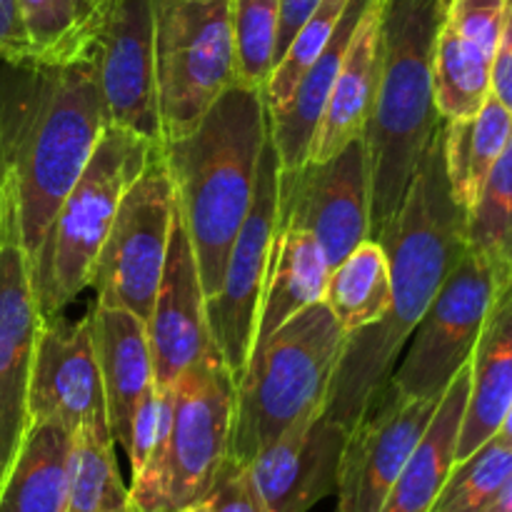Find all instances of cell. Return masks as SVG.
Listing matches in <instances>:
<instances>
[{
    "label": "cell",
    "instance_id": "obj_1",
    "mask_svg": "<svg viewBox=\"0 0 512 512\" xmlns=\"http://www.w3.org/2000/svg\"><path fill=\"white\" fill-rule=\"evenodd\" d=\"M463 205L453 198L443 160V125L430 140L403 205L380 233L390 263V308L378 323L345 338L325 413L353 430L393 375L415 325L468 248Z\"/></svg>",
    "mask_w": 512,
    "mask_h": 512
},
{
    "label": "cell",
    "instance_id": "obj_2",
    "mask_svg": "<svg viewBox=\"0 0 512 512\" xmlns=\"http://www.w3.org/2000/svg\"><path fill=\"white\" fill-rule=\"evenodd\" d=\"M105 125L88 58L68 65L0 63V178L13 190L30 270Z\"/></svg>",
    "mask_w": 512,
    "mask_h": 512
},
{
    "label": "cell",
    "instance_id": "obj_3",
    "mask_svg": "<svg viewBox=\"0 0 512 512\" xmlns=\"http://www.w3.org/2000/svg\"><path fill=\"white\" fill-rule=\"evenodd\" d=\"M265 140L268 105L263 90L233 85L195 130L160 143L205 300L218 293L228 253L248 218Z\"/></svg>",
    "mask_w": 512,
    "mask_h": 512
},
{
    "label": "cell",
    "instance_id": "obj_4",
    "mask_svg": "<svg viewBox=\"0 0 512 512\" xmlns=\"http://www.w3.org/2000/svg\"><path fill=\"white\" fill-rule=\"evenodd\" d=\"M448 0H380V70L365 125L370 238L403 205L413 175L440 130L433 95L435 40Z\"/></svg>",
    "mask_w": 512,
    "mask_h": 512
},
{
    "label": "cell",
    "instance_id": "obj_5",
    "mask_svg": "<svg viewBox=\"0 0 512 512\" xmlns=\"http://www.w3.org/2000/svg\"><path fill=\"white\" fill-rule=\"evenodd\" d=\"M345 338L320 300L255 350L235 393L230 458L248 465L285 430L325 408Z\"/></svg>",
    "mask_w": 512,
    "mask_h": 512
},
{
    "label": "cell",
    "instance_id": "obj_6",
    "mask_svg": "<svg viewBox=\"0 0 512 512\" xmlns=\"http://www.w3.org/2000/svg\"><path fill=\"white\" fill-rule=\"evenodd\" d=\"M158 145L118 125L103 128L88 165L60 203L33 263V288L43 320L63 313L90 288L95 260L108 238L120 200L143 173Z\"/></svg>",
    "mask_w": 512,
    "mask_h": 512
},
{
    "label": "cell",
    "instance_id": "obj_7",
    "mask_svg": "<svg viewBox=\"0 0 512 512\" xmlns=\"http://www.w3.org/2000/svg\"><path fill=\"white\" fill-rule=\"evenodd\" d=\"M160 143L205 118L238 85L230 0H153Z\"/></svg>",
    "mask_w": 512,
    "mask_h": 512
},
{
    "label": "cell",
    "instance_id": "obj_8",
    "mask_svg": "<svg viewBox=\"0 0 512 512\" xmlns=\"http://www.w3.org/2000/svg\"><path fill=\"white\" fill-rule=\"evenodd\" d=\"M173 218V183L163 158V145H158L143 173L125 190L108 238L95 260L90 275V288L98 295L95 303L123 308L140 320L150 318L163 278Z\"/></svg>",
    "mask_w": 512,
    "mask_h": 512
},
{
    "label": "cell",
    "instance_id": "obj_9",
    "mask_svg": "<svg viewBox=\"0 0 512 512\" xmlns=\"http://www.w3.org/2000/svg\"><path fill=\"white\" fill-rule=\"evenodd\" d=\"M498 285L488 260L465 248L415 325L388 383L405 398H443L450 380L473 358Z\"/></svg>",
    "mask_w": 512,
    "mask_h": 512
},
{
    "label": "cell",
    "instance_id": "obj_10",
    "mask_svg": "<svg viewBox=\"0 0 512 512\" xmlns=\"http://www.w3.org/2000/svg\"><path fill=\"white\" fill-rule=\"evenodd\" d=\"M235 393L238 385L218 350L183 370L173 383L165 498L168 512L208 498L228 463Z\"/></svg>",
    "mask_w": 512,
    "mask_h": 512
},
{
    "label": "cell",
    "instance_id": "obj_11",
    "mask_svg": "<svg viewBox=\"0 0 512 512\" xmlns=\"http://www.w3.org/2000/svg\"><path fill=\"white\" fill-rule=\"evenodd\" d=\"M280 203V163L270 135L263 145L248 218L228 253L223 280L208 300V325L220 358L233 373L235 385L248 370L255 348L258 310L268 278Z\"/></svg>",
    "mask_w": 512,
    "mask_h": 512
},
{
    "label": "cell",
    "instance_id": "obj_12",
    "mask_svg": "<svg viewBox=\"0 0 512 512\" xmlns=\"http://www.w3.org/2000/svg\"><path fill=\"white\" fill-rule=\"evenodd\" d=\"M43 313L10 185L0 178V480L28 430V385Z\"/></svg>",
    "mask_w": 512,
    "mask_h": 512
},
{
    "label": "cell",
    "instance_id": "obj_13",
    "mask_svg": "<svg viewBox=\"0 0 512 512\" xmlns=\"http://www.w3.org/2000/svg\"><path fill=\"white\" fill-rule=\"evenodd\" d=\"M88 60L108 125L160 143L153 0H105Z\"/></svg>",
    "mask_w": 512,
    "mask_h": 512
},
{
    "label": "cell",
    "instance_id": "obj_14",
    "mask_svg": "<svg viewBox=\"0 0 512 512\" xmlns=\"http://www.w3.org/2000/svg\"><path fill=\"white\" fill-rule=\"evenodd\" d=\"M438 403L440 398H405L390 383L373 395L345 443L335 512H380Z\"/></svg>",
    "mask_w": 512,
    "mask_h": 512
},
{
    "label": "cell",
    "instance_id": "obj_15",
    "mask_svg": "<svg viewBox=\"0 0 512 512\" xmlns=\"http://www.w3.org/2000/svg\"><path fill=\"white\" fill-rule=\"evenodd\" d=\"M280 215L308 230L330 268L370 238V168L363 135L323 163L280 175Z\"/></svg>",
    "mask_w": 512,
    "mask_h": 512
},
{
    "label": "cell",
    "instance_id": "obj_16",
    "mask_svg": "<svg viewBox=\"0 0 512 512\" xmlns=\"http://www.w3.org/2000/svg\"><path fill=\"white\" fill-rule=\"evenodd\" d=\"M60 420L68 430L108 428V405L95 358L90 318L43 320L28 385V425Z\"/></svg>",
    "mask_w": 512,
    "mask_h": 512
},
{
    "label": "cell",
    "instance_id": "obj_17",
    "mask_svg": "<svg viewBox=\"0 0 512 512\" xmlns=\"http://www.w3.org/2000/svg\"><path fill=\"white\" fill-rule=\"evenodd\" d=\"M350 430L333 415H310L248 463L268 512H308L338 490Z\"/></svg>",
    "mask_w": 512,
    "mask_h": 512
},
{
    "label": "cell",
    "instance_id": "obj_18",
    "mask_svg": "<svg viewBox=\"0 0 512 512\" xmlns=\"http://www.w3.org/2000/svg\"><path fill=\"white\" fill-rule=\"evenodd\" d=\"M145 328H148L158 388L173 385L183 375V370L218 350L210 335L208 300L200 283L193 245L185 233L178 208H175L173 230H170L163 278H160L158 295H155L150 318L145 320Z\"/></svg>",
    "mask_w": 512,
    "mask_h": 512
},
{
    "label": "cell",
    "instance_id": "obj_19",
    "mask_svg": "<svg viewBox=\"0 0 512 512\" xmlns=\"http://www.w3.org/2000/svg\"><path fill=\"white\" fill-rule=\"evenodd\" d=\"M88 318L105 388L108 428L113 443L123 448L135 410L158 388L148 328L138 315L103 303H95Z\"/></svg>",
    "mask_w": 512,
    "mask_h": 512
},
{
    "label": "cell",
    "instance_id": "obj_20",
    "mask_svg": "<svg viewBox=\"0 0 512 512\" xmlns=\"http://www.w3.org/2000/svg\"><path fill=\"white\" fill-rule=\"evenodd\" d=\"M512 405V280L498 285L470 358V393L460 425L455 465L495 438Z\"/></svg>",
    "mask_w": 512,
    "mask_h": 512
},
{
    "label": "cell",
    "instance_id": "obj_21",
    "mask_svg": "<svg viewBox=\"0 0 512 512\" xmlns=\"http://www.w3.org/2000/svg\"><path fill=\"white\" fill-rule=\"evenodd\" d=\"M380 70V0H373L355 28L333 90L310 143L308 163L338 155L365 133Z\"/></svg>",
    "mask_w": 512,
    "mask_h": 512
},
{
    "label": "cell",
    "instance_id": "obj_22",
    "mask_svg": "<svg viewBox=\"0 0 512 512\" xmlns=\"http://www.w3.org/2000/svg\"><path fill=\"white\" fill-rule=\"evenodd\" d=\"M370 3L373 0H350L333 38L328 40L320 58L310 65L308 73L295 85L288 103L278 110H268V135L275 153H278L280 175L298 173L308 163L310 143H313L320 115L328 103V95L333 90L335 78H338V70L343 65L345 53H348L355 28H358L360 18Z\"/></svg>",
    "mask_w": 512,
    "mask_h": 512
},
{
    "label": "cell",
    "instance_id": "obj_23",
    "mask_svg": "<svg viewBox=\"0 0 512 512\" xmlns=\"http://www.w3.org/2000/svg\"><path fill=\"white\" fill-rule=\"evenodd\" d=\"M328 275L330 265L318 240L305 228L290 223L278 210V228L260 300L253 353L293 315L323 300Z\"/></svg>",
    "mask_w": 512,
    "mask_h": 512
},
{
    "label": "cell",
    "instance_id": "obj_24",
    "mask_svg": "<svg viewBox=\"0 0 512 512\" xmlns=\"http://www.w3.org/2000/svg\"><path fill=\"white\" fill-rule=\"evenodd\" d=\"M470 393V363L450 380L440 398L433 420L425 428L423 438L415 445L413 455L398 480L390 488L380 512H430L450 470L455 468V448H458L460 425H463L465 405Z\"/></svg>",
    "mask_w": 512,
    "mask_h": 512
},
{
    "label": "cell",
    "instance_id": "obj_25",
    "mask_svg": "<svg viewBox=\"0 0 512 512\" xmlns=\"http://www.w3.org/2000/svg\"><path fill=\"white\" fill-rule=\"evenodd\" d=\"M73 430L60 420H33L0 480V512H65Z\"/></svg>",
    "mask_w": 512,
    "mask_h": 512
},
{
    "label": "cell",
    "instance_id": "obj_26",
    "mask_svg": "<svg viewBox=\"0 0 512 512\" xmlns=\"http://www.w3.org/2000/svg\"><path fill=\"white\" fill-rule=\"evenodd\" d=\"M512 140V113L493 95L465 120H443V160L453 198L468 213Z\"/></svg>",
    "mask_w": 512,
    "mask_h": 512
},
{
    "label": "cell",
    "instance_id": "obj_27",
    "mask_svg": "<svg viewBox=\"0 0 512 512\" xmlns=\"http://www.w3.org/2000/svg\"><path fill=\"white\" fill-rule=\"evenodd\" d=\"M323 303L345 335L378 323L390 308V263L375 238L363 240L330 268Z\"/></svg>",
    "mask_w": 512,
    "mask_h": 512
},
{
    "label": "cell",
    "instance_id": "obj_28",
    "mask_svg": "<svg viewBox=\"0 0 512 512\" xmlns=\"http://www.w3.org/2000/svg\"><path fill=\"white\" fill-rule=\"evenodd\" d=\"M113 445L110 430H75L65 512H138L120 475Z\"/></svg>",
    "mask_w": 512,
    "mask_h": 512
},
{
    "label": "cell",
    "instance_id": "obj_29",
    "mask_svg": "<svg viewBox=\"0 0 512 512\" xmlns=\"http://www.w3.org/2000/svg\"><path fill=\"white\" fill-rule=\"evenodd\" d=\"M33 63L68 65L88 58L100 5L93 0H18Z\"/></svg>",
    "mask_w": 512,
    "mask_h": 512
},
{
    "label": "cell",
    "instance_id": "obj_30",
    "mask_svg": "<svg viewBox=\"0 0 512 512\" xmlns=\"http://www.w3.org/2000/svg\"><path fill=\"white\" fill-rule=\"evenodd\" d=\"M493 58L440 23L433 58V95L440 120L473 118L488 98Z\"/></svg>",
    "mask_w": 512,
    "mask_h": 512
},
{
    "label": "cell",
    "instance_id": "obj_31",
    "mask_svg": "<svg viewBox=\"0 0 512 512\" xmlns=\"http://www.w3.org/2000/svg\"><path fill=\"white\" fill-rule=\"evenodd\" d=\"M465 240L473 253L488 260L498 283L512 280V140L468 210Z\"/></svg>",
    "mask_w": 512,
    "mask_h": 512
},
{
    "label": "cell",
    "instance_id": "obj_32",
    "mask_svg": "<svg viewBox=\"0 0 512 512\" xmlns=\"http://www.w3.org/2000/svg\"><path fill=\"white\" fill-rule=\"evenodd\" d=\"M238 85L263 90L275 68L280 0H230Z\"/></svg>",
    "mask_w": 512,
    "mask_h": 512
},
{
    "label": "cell",
    "instance_id": "obj_33",
    "mask_svg": "<svg viewBox=\"0 0 512 512\" xmlns=\"http://www.w3.org/2000/svg\"><path fill=\"white\" fill-rule=\"evenodd\" d=\"M348 3L350 0H320L313 15L300 25L298 33L290 40L285 53L280 55V60L275 63L273 73H270L268 83L263 88V98L268 110H278L288 103L295 85L300 83V78L308 73L310 65L320 58L328 40L333 38Z\"/></svg>",
    "mask_w": 512,
    "mask_h": 512
},
{
    "label": "cell",
    "instance_id": "obj_34",
    "mask_svg": "<svg viewBox=\"0 0 512 512\" xmlns=\"http://www.w3.org/2000/svg\"><path fill=\"white\" fill-rule=\"evenodd\" d=\"M512 475V450L488 440L468 460L450 470L430 512H483Z\"/></svg>",
    "mask_w": 512,
    "mask_h": 512
},
{
    "label": "cell",
    "instance_id": "obj_35",
    "mask_svg": "<svg viewBox=\"0 0 512 512\" xmlns=\"http://www.w3.org/2000/svg\"><path fill=\"white\" fill-rule=\"evenodd\" d=\"M205 500L213 512H268L253 478H250L248 465L233 458H228Z\"/></svg>",
    "mask_w": 512,
    "mask_h": 512
},
{
    "label": "cell",
    "instance_id": "obj_36",
    "mask_svg": "<svg viewBox=\"0 0 512 512\" xmlns=\"http://www.w3.org/2000/svg\"><path fill=\"white\" fill-rule=\"evenodd\" d=\"M160 413H163V403H160V390L155 388L153 393L145 395V400L135 410L133 420H130L128 438H125L123 445L125 455H128L130 473L133 475L140 473V468L148 460L150 450H153L160 428Z\"/></svg>",
    "mask_w": 512,
    "mask_h": 512
},
{
    "label": "cell",
    "instance_id": "obj_37",
    "mask_svg": "<svg viewBox=\"0 0 512 512\" xmlns=\"http://www.w3.org/2000/svg\"><path fill=\"white\" fill-rule=\"evenodd\" d=\"M0 63H33L18 0H0Z\"/></svg>",
    "mask_w": 512,
    "mask_h": 512
},
{
    "label": "cell",
    "instance_id": "obj_38",
    "mask_svg": "<svg viewBox=\"0 0 512 512\" xmlns=\"http://www.w3.org/2000/svg\"><path fill=\"white\" fill-rule=\"evenodd\" d=\"M490 90H493V98L500 100L512 113V0H508L503 35H500L498 50H495L493 58Z\"/></svg>",
    "mask_w": 512,
    "mask_h": 512
},
{
    "label": "cell",
    "instance_id": "obj_39",
    "mask_svg": "<svg viewBox=\"0 0 512 512\" xmlns=\"http://www.w3.org/2000/svg\"><path fill=\"white\" fill-rule=\"evenodd\" d=\"M320 0H280V30H278V50H275V58L280 60V55L285 53V48L290 45V40L295 38L300 25L313 15V10L318 8ZM275 60V63H278Z\"/></svg>",
    "mask_w": 512,
    "mask_h": 512
},
{
    "label": "cell",
    "instance_id": "obj_40",
    "mask_svg": "<svg viewBox=\"0 0 512 512\" xmlns=\"http://www.w3.org/2000/svg\"><path fill=\"white\" fill-rule=\"evenodd\" d=\"M483 512H512V475L503 483V488L493 495Z\"/></svg>",
    "mask_w": 512,
    "mask_h": 512
},
{
    "label": "cell",
    "instance_id": "obj_41",
    "mask_svg": "<svg viewBox=\"0 0 512 512\" xmlns=\"http://www.w3.org/2000/svg\"><path fill=\"white\" fill-rule=\"evenodd\" d=\"M495 440L512 450V405L508 408V413L503 415V420H500L498 430H495Z\"/></svg>",
    "mask_w": 512,
    "mask_h": 512
},
{
    "label": "cell",
    "instance_id": "obj_42",
    "mask_svg": "<svg viewBox=\"0 0 512 512\" xmlns=\"http://www.w3.org/2000/svg\"><path fill=\"white\" fill-rule=\"evenodd\" d=\"M175 512H213V510H210L208 500H198V503H190V505H185V508H180Z\"/></svg>",
    "mask_w": 512,
    "mask_h": 512
},
{
    "label": "cell",
    "instance_id": "obj_43",
    "mask_svg": "<svg viewBox=\"0 0 512 512\" xmlns=\"http://www.w3.org/2000/svg\"><path fill=\"white\" fill-rule=\"evenodd\" d=\"M93 3H98V5H103V3H105V0H93Z\"/></svg>",
    "mask_w": 512,
    "mask_h": 512
}]
</instances>
